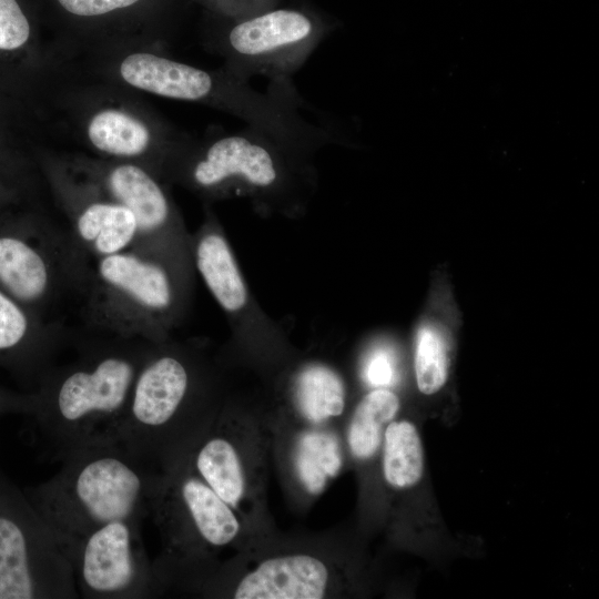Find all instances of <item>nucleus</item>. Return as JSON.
<instances>
[{"instance_id": "1", "label": "nucleus", "mask_w": 599, "mask_h": 599, "mask_svg": "<svg viewBox=\"0 0 599 599\" xmlns=\"http://www.w3.org/2000/svg\"><path fill=\"white\" fill-rule=\"evenodd\" d=\"M78 357L52 366L30 390L28 416L55 457L118 441L136 375L154 343L97 333Z\"/></svg>"}, {"instance_id": "2", "label": "nucleus", "mask_w": 599, "mask_h": 599, "mask_svg": "<svg viewBox=\"0 0 599 599\" xmlns=\"http://www.w3.org/2000/svg\"><path fill=\"white\" fill-rule=\"evenodd\" d=\"M216 415L202 358L169 339L154 343L136 375L118 443L165 473L186 456Z\"/></svg>"}, {"instance_id": "3", "label": "nucleus", "mask_w": 599, "mask_h": 599, "mask_svg": "<svg viewBox=\"0 0 599 599\" xmlns=\"http://www.w3.org/2000/svg\"><path fill=\"white\" fill-rule=\"evenodd\" d=\"M48 480L23 493L42 519L68 544L116 520L151 514L162 474L120 443L75 449Z\"/></svg>"}, {"instance_id": "4", "label": "nucleus", "mask_w": 599, "mask_h": 599, "mask_svg": "<svg viewBox=\"0 0 599 599\" xmlns=\"http://www.w3.org/2000/svg\"><path fill=\"white\" fill-rule=\"evenodd\" d=\"M187 277L174 265L134 250L90 258L81 315L95 333L164 342L181 316Z\"/></svg>"}, {"instance_id": "5", "label": "nucleus", "mask_w": 599, "mask_h": 599, "mask_svg": "<svg viewBox=\"0 0 599 599\" xmlns=\"http://www.w3.org/2000/svg\"><path fill=\"white\" fill-rule=\"evenodd\" d=\"M194 155L179 164L181 174L195 189L219 196L292 206L311 176V153L250 125L217 136Z\"/></svg>"}, {"instance_id": "6", "label": "nucleus", "mask_w": 599, "mask_h": 599, "mask_svg": "<svg viewBox=\"0 0 599 599\" xmlns=\"http://www.w3.org/2000/svg\"><path fill=\"white\" fill-rule=\"evenodd\" d=\"M89 260L70 233L0 217V290L44 321L63 325L60 308L70 300L80 306Z\"/></svg>"}, {"instance_id": "7", "label": "nucleus", "mask_w": 599, "mask_h": 599, "mask_svg": "<svg viewBox=\"0 0 599 599\" xmlns=\"http://www.w3.org/2000/svg\"><path fill=\"white\" fill-rule=\"evenodd\" d=\"M219 18L224 70L246 81L257 75L270 81L292 79L336 28L328 13L307 3H281L243 18Z\"/></svg>"}, {"instance_id": "8", "label": "nucleus", "mask_w": 599, "mask_h": 599, "mask_svg": "<svg viewBox=\"0 0 599 599\" xmlns=\"http://www.w3.org/2000/svg\"><path fill=\"white\" fill-rule=\"evenodd\" d=\"M77 597L68 544L0 471V599Z\"/></svg>"}, {"instance_id": "9", "label": "nucleus", "mask_w": 599, "mask_h": 599, "mask_svg": "<svg viewBox=\"0 0 599 599\" xmlns=\"http://www.w3.org/2000/svg\"><path fill=\"white\" fill-rule=\"evenodd\" d=\"M151 514L164 544L154 561L163 565L213 560L242 531L236 511L182 463L162 474Z\"/></svg>"}, {"instance_id": "10", "label": "nucleus", "mask_w": 599, "mask_h": 599, "mask_svg": "<svg viewBox=\"0 0 599 599\" xmlns=\"http://www.w3.org/2000/svg\"><path fill=\"white\" fill-rule=\"evenodd\" d=\"M141 524L116 520L71 541L78 593L91 599H141L162 593L141 536Z\"/></svg>"}, {"instance_id": "11", "label": "nucleus", "mask_w": 599, "mask_h": 599, "mask_svg": "<svg viewBox=\"0 0 599 599\" xmlns=\"http://www.w3.org/2000/svg\"><path fill=\"white\" fill-rule=\"evenodd\" d=\"M98 174L104 191L136 220L139 235L132 250L161 258L189 274L191 240L154 175L133 163L113 165Z\"/></svg>"}, {"instance_id": "12", "label": "nucleus", "mask_w": 599, "mask_h": 599, "mask_svg": "<svg viewBox=\"0 0 599 599\" xmlns=\"http://www.w3.org/2000/svg\"><path fill=\"white\" fill-rule=\"evenodd\" d=\"M69 215L70 235L90 258L132 250L138 241L133 213L112 199L97 195L95 190L77 186L64 176H55Z\"/></svg>"}, {"instance_id": "13", "label": "nucleus", "mask_w": 599, "mask_h": 599, "mask_svg": "<svg viewBox=\"0 0 599 599\" xmlns=\"http://www.w3.org/2000/svg\"><path fill=\"white\" fill-rule=\"evenodd\" d=\"M67 337L63 325L33 314L0 290V367L35 387Z\"/></svg>"}, {"instance_id": "14", "label": "nucleus", "mask_w": 599, "mask_h": 599, "mask_svg": "<svg viewBox=\"0 0 599 599\" xmlns=\"http://www.w3.org/2000/svg\"><path fill=\"white\" fill-rule=\"evenodd\" d=\"M241 441L235 427L217 414L180 461L235 511H242L256 490L251 458Z\"/></svg>"}, {"instance_id": "15", "label": "nucleus", "mask_w": 599, "mask_h": 599, "mask_svg": "<svg viewBox=\"0 0 599 599\" xmlns=\"http://www.w3.org/2000/svg\"><path fill=\"white\" fill-rule=\"evenodd\" d=\"M333 578L327 558L285 552L257 562L224 593L236 599H321L331 593Z\"/></svg>"}, {"instance_id": "16", "label": "nucleus", "mask_w": 599, "mask_h": 599, "mask_svg": "<svg viewBox=\"0 0 599 599\" xmlns=\"http://www.w3.org/2000/svg\"><path fill=\"white\" fill-rule=\"evenodd\" d=\"M191 256L209 291L229 314L247 304V287L234 254L212 219L190 241Z\"/></svg>"}, {"instance_id": "17", "label": "nucleus", "mask_w": 599, "mask_h": 599, "mask_svg": "<svg viewBox=\"0 0 599 599\" xmlns=\"http://www.w3.org/2000/svg\"><path fill=\"white\" fill-rule=\"evenodd\" d=\"M123 80L143 91L183 101H194L202 69L152 53L128 55L120 65Z\"/></svg>"}, {"instance_id": "18", "label": "nucleus", "mask_w": 599, "mask_h": 599, "mask_svg": "<svg viewBox=\"0 0 599 599\" xmlns=\"http://www.w3.org/2000/svg\"><path fill=\"white\" fill-rule=\"evenodd\" d=\"M345 386L341 376L324 364H309L295 377L294 404L312 425H321L342 415Z\"/></svg>"}, {"instance_id": "19", "label": "nucleus", "mask_w": 599, "mask_h": 599, "mask_svg": "<svg viewBox=\"0 0 599 599\" xmlns=\"http://www.w3.org/2000/svg\"><path fill=\"white\" fill-rule=\"evenodd\" d=\"M399 409L398 396L388 388L368 392L356 405L347 428V445L359 460L373 457L383 444L384 432Z\"/></svg>"}, {"instance_id": "20", "label": "nucleus", "mask_w": 599, "mask_h": 599, "mask_svg": "<svg viewBox=\"0 0 599 599\" xmlns=\"http://www.w3.org/2000/svg\"><path fill=\"white\" fill-rule=\"evenodd\" d=\"M424 473V449L415 425L392 420L383 437V475L395 489L416 485Z\"/></svg>"}, {"instance_id": "21", "label": "nucleus", "mask_w": 599, "mask_h": 599, "mask_svg": "<svg viewBox=\"0 0 599 599\" xmlns=\"http://www.w3.org/2000/svg\"><path fill=\"white\" fill-rule=\"evenodd\" d=\"M294 453L296 477L313 495L322 491L342 467L339 443L328 432L313 429L301 434Z\"/></svg>"}, {"instance_id": "22", "label": "nucleus", "mask_w": 599, "mask_h": 599, "mask_svg": "<svg viewBox=\"0 0 599 599\" xmlns=\"http://www.w3.org/2000/svg\"><path fill=\"white\" fill-rule=\"evenodd\" d=\"M88 136L95 149L122 158L142 155L151 144L148 126L118 110L97 113L89 123Z\"/></svg>"}, {"instance_id": "23", "label": "nucleus", "mask_w": 599, "mask_h": 599, "mask_svg": "<svg viewBox=\"0 0 599 599\" xmlns=\"http://www.w3.org/2000/svg\"><path fill=\"white\" fill-rule=\"evenodd\" d=\"M447 373L448 359L441 337L435 329L422 327L415 349V376L418 389L426 395L435 394L444 386Z\"/></svg>"}, {"instance_id": "24", "label": "nucleus", "mask_w": 599, "mask_h": 599, "mask_svg": "<svg viewBox=\"0 0 599 599\" xmlns=\"http://www.w3.org/2000/svg\"><path fill=\"white\" fill-rule=\"evenodd\" d=\"M29 35V21L17 0H0V50L22 47Z\"/></svg>"}, {"instance_id": "25", "label": "nucleus", "mask_w": 599, "mask_h": 599, "mask_svg": "<svg viewBox=\"0 0 599 599\" xmlns=\"http://www.w3.org/2000/svg\"><path fill=\"white\" fill-rule=\"evenodd\" d=\"M213 11L224 18H243L282 3V0H204Z\"/></svg>"}, {"instance_id": "26", "label": "nucleus", "mask_w": 599, "mask_h": 599, "mask_svg": "<svg viewBox=\"0 0 599 599\" xmlns=\"http://www.w3.org/2000/svg\"><path fill=\"white\" fill-rule=\"evenodd\" d=\"M68 12L80 17L101 16L128 8L139 0H58Z\"/></svg>"}, {"instance_id": "27", "label": "nucleus", "mask_w": 599, "mask_h": 599, "mask_svg": "<svg viewBox=\"0 0 599 599\" xmlns=\"http://www.w3.org/2000/svg\"><path fill=\"white\" fill-rule=\"evenodd\" d=\"M365 377L375 388H387L395 378L390 355L385 351L375 352L366 364Z\"/></svg>"}, {"instance_id": "28", "label": "nucleus", "mask_w": 599, "mask_h": 599, "mask_svg": "<svg viewBox=\"0 0 599 599\" xmlns=\"http://www.w3.org/2000/svg\"><path fill=\"white\" fill-rule=\"evenodd\" d=\"M30 405V392H13L0 385V417L7 414L28 415Z\"/></svg>"}]
</instances>
